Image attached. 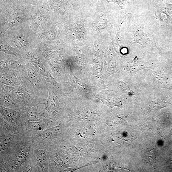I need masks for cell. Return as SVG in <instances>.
Listing matches in <instances>:
<instances>
[{
  "label": "cell",
  "instance_id": "cell-1",
  "mask_svg": "<svg viewBox=\"0 0 172 172\" xmlns=\"http://www.w3.org/2000/svg\"><path fill=\"white\" fill-rule=\"evenodd\" d=\"M34 7L20 2L4 4L0 13V34L11 28L27 24Z\"/></svg>",
  "mask_w": 172,
  "mask_h": 172
},
{
  "label": "cell",
  "instance_id": "cell-2",
  "mask_svg": "<svg viewBox=\"0 0 172 172\" xmlns=\"http://www.w3.org/2000/svg\"><path fill=\"white\" fill-rule=\"evenodd\" d=\"M7 42L18 49L39 47L38 37L27 24L11 28L3 34Z\"/></svg>",
  "mask_w": 172,
  "mask_h": 172
},
{
  "label": "cell",
  "instance_id": "cell-3",
  "mask_svg": "<svg viewBox=\"0 0 172 172\" xmlns=\"http://www.w3.org/2000/svg\"><path fill=\"white\" fill-rule=\"evenodd\" d=\"M27 24L36 34L47 30L56 25L49 17L41 12L38 7H34Z\"/></svg>",
  "mask_w": 172,
  "mask_h": 172
},
{
  "label": "cell",
  "instance_id": "cell-4",
  "mask_svg": "<svg viewBox=\"0 0 172 172\" xmlns=\"http://www.w3.org/2000/svg\"><path fill=\"white\" fill-rule=\"evenodd\" d=\"M58 32V30L55 25L49 29L37 35L41 44H56L59 41Z\"/></svg>",
  "mask_w": 172,
  "mask_h": 172
},
{
  "label": "cell",
  "instance_id": "cell-5",
  "mask_svg": "<svg viewBox=\"0 0 172 172\" xmlns=\"http://www.w3.org/2000/svg\"><path fill=\"white\" fill-rule=\"evenodd\" d=\"M153 78L156 83L160 87L172 91L171 79L164 72H153Z\"/></svg>",
  "mask_w": 172,
  "mask_h": 172
},
{
  "label": "cell",
  "instance_id": "cell-6",
  "mask_svg": "<svg viewBox=\"0 0 172 172\" xmlns=\"http://www.w3.org/2000/svg\"><path fill=\"white\" fill-rule=\"evenodd\" d=\"M0 51L6 54H12L21 57V51L9 44L4 38L3 34H0Z\"/></svg>",
  "mask_w": 172,
  "mask_h": 172
},
{
  "label": "cell",
  "instance_id": "cell-7",
  "mask_svg": "<svg viewBox=\"0 0 172 172\" xmlns=\"http://www.w3.org/2000/svg\"><path fill=\"white\" fill-rule=\"evenodd\" d=\"M172 105V101H167L161 100L153 101L148 104V108L152 111H156Z\"/></svg>",
  "mask_w": 172,
  "mask_h": 172
},
{
  "label": "cell",
  "instance_id": "cell-8",
  "mask_svg": "<svg viewBox=\"0 0 172 172\" xmlns=\"http://www.w3.org/2000/svg\"><path fill=\"white\" fill-rule=\"evenodd\" d=\"M1 114L4 117L9 120H15L16 118L17 115L15 111L12 109L1 107Z\"/></svg>",
  "mask_w": 172,
  "mask_h": 172
},
{
  "label": "cell",
  "instance_id": "cell-9",
  "mask_svg": "<svg viewBox=\"0 0 172 172\" xmlns=\"http://www.w3.org/2000/svg\"><path fill=\"white\" fill-rule=\"evenodd\" d=\"M144 158L148 163L151 165L155 164L156 159L155 153L153 150L148 149L144 153Z\"/></svg>",
  "mask_w": 172,
  "mask_h": 172
},
{
  "label": "cell",
  "instance_id": "cell-10",
  "mask_svg": "<svg viewBox=\"0 0 172 172\" xmlns=\"http://www.w3.org/2000/svg\"><path fill=\"white\" fill-rule=\"evenodd\" d=\"M59 131V127L57 126L46 129L42 131L41 134L44 137L48 138L55 136L58 133Z\"/></svg>",
  "mask_w": 172,
  "mask_h": 172
},
{
  "label": "cell",
  "instance_id": "cell-11",
  "mask_svg": "<svg viewBox=\"0 0 172 172\" xmlns=\"http://www.w3.org/2000/svg\"><path fill=\"white\" fill-rule=\"evenodd\" d=\"M48 105L51 109L54 111L58 110L59 103L58 100L53 96L50 95L48 99Z\"/></svg>",
  "mask_w": 172,
  "mask_h": 172
},
{
  "label": "cell",
  "instance_id": "cell-12",
  "mask_svg": "<svg viewBox=\"0 0 172 172\" xmlns=\"http://www.w3.org/2000/svg\"><path fill=\"white\" fill-rule=\"evenodd\" d=\"M27 157V154L24 152L21 151L18 153L15 160L16 165L17 167H20L25 162Z\"/></svg>",
  "mask_w": 172,
  "mask_h": 172
},
{
  "label": "cell",
  "instance_id": "cell-13",
  "mask_svg": "<svg viewBox=\"0 0 172 172\" xmlns=\"http://www.w3.org/2000/svg\"><path fill=\"white\" fill-rule=\"evenodd\" d=\"M19 62L18 61H15L9 58L1 62V66L4 68H13L16 67Z\"/></svg>",
  "mask_w": 172,
  "mask_h": 172
},
{
  "label": "cell",
  "instance_id": "cell-14",
  "mask_svg": "<svg viewBox=\"0 0 172 172\" xmlns=\"http://www.w3.org/2000/svg\"><path fill=\"white\" fill-rule=\"evenodd\" d=\"M57 159L58 163L63 166L68 165L70 162V157L66 155H60Z\"/></svg>",
  "mask_w": 172,
  "mask_h": 172
},
{
  "label": "cell",
  "instance_id": "cell-15",
  "mask_svg": "<svg viewBox=\"0 0 172 172\" xmlns=\"http://www.w3.org/2000/svg\"><path fill=\"white\" fill-rule=\"evenodd\" d=\"M27 73L30 82L32 84H35L37 81V76L34 69L31 68H29L28 70Z\"/></svg>",
  "mask_w": 172,
  "mask_h": 172
},
{
  "label": "cell",
  "instance_id": "cell-16",
  "mask_svg": "<svg viewBox=\"0 0 172 172\" xmlns=\"http://www.w3.org/2000/svg\"><path fill=\"white\" fill-rule=\"evenodd\" d=\"M36 157L37 160L39 162H44L46 159V153L44 150H40L37 152Z\"/></svg>",
  "mask_w": 172,
  "mask_h": 172
},
{
  "label": "cell",
  "instance_id": "cell-17",
  "mask_svg": "<svg viewBox=\"0 0 172 172\" xmlns=\"http://www.w3.org/2000/svg\"><path fill=\"white\" fill-rule=\"evenodd\" d=\"M42 122L39 121H32L30 123V127L35 130H40L42 129L43 126Z\"/></svg>",
  "mask_w": 172,
  "mask_h": 172
},
{
  "label": "cell",
  "instance_id": "cell-18",
  "mask_svg": "<svg viewBox=\"0 0 172 172\" xmlns=\"http://www.w3.org/2000/svg\"><path fill=\"white\" fill-rule=\"evenodd\" d=\"M128 1L129 0H107L108 2H114L117 4L122 9L124 8Z\"/></svg>",
  "mask_w": 172,
  "mask_h": 172
},
{
  "label": "cell",
  "instance_id": "cell-19",
  "mask_svg": "<svg viewBox=\"0 0 172 172\" xmlns=\"http://www.w3.org/2000/svg\"><path fill=\"white\" fill-rule=\"evenodd\" d=\"M28 119L31 121H39L41 119V116L38 113H32L29 115Z\"/></svg>",
  "mask_w": 172,
  "mask_h": 172
},
{
  "label": "cell",
  "instance_id": "cell-20",
  "mask_svg": "<svg viewBox=\"0 0 172 172\" xmlns=\"http://www.w3.org/2000/svg\"><path fill=\"white\" fill-rule=\"evenodd\" d=\"M10 141L7 138H1V149L4 150L9 145Z\"/></svg>",
  "mask_w": 172,
  "mask_h": 172
},
{
  "label": "cell",
  "instance_id": "cell-21",
  "mask_svg": "<svg viewBox=\"0 0 172 172\" xmlns=\"http://www.w3.org/2000/svg\"><path fill=\"white\" fill-rule=\"evenodd\" d=\"M13 94L18 98H22L24 97L25 94L22 91L17 89L14 90L12 91Z\"/></svg>",
  "mask_w": 172,
  "mask_h": 172
},
{
  "label": "cell",
  "instance_id": "cell-22",
  "mask_svg": "<svg viewBox=\"0 0 172 172\" xmlns=\"http://www.w3.org/2000/svg\"><path fill=\"white\" fill-rule=\"evenodd\" d=\"M1 80L4 83L9 85H12L13 83L10 79L7 78V77L4 76H2L1 78Z\"/></svg>",
  "mask_w": 172,
  "mask_h": 172
}]
</instances>
